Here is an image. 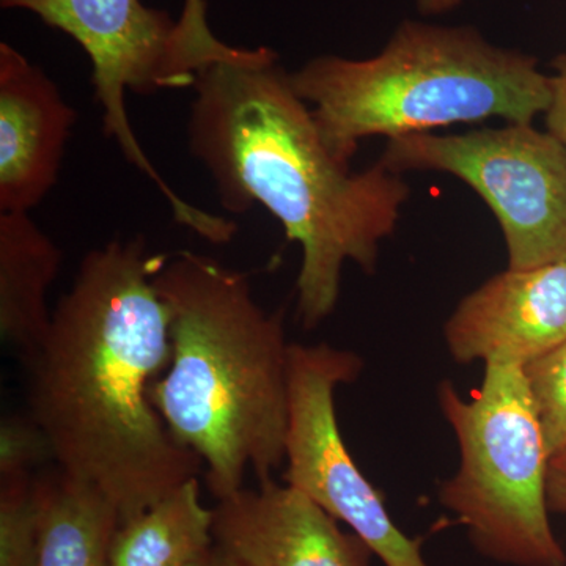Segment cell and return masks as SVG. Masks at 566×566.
<instances>
[{"label":"cell","mask_w":566,"mask_h":566,"mask_svg":"<svg viewBox=\"0 0 566 566\" xmlns=\"http://www.w3.org/2000/svg\"><path fill=\"white\" fill-rule=\"evenodd\" d=\"M166 263L144 238L93 249L43 340L21 359L29 416L57 468L99 488L120 524L199 479L203 465L151 401L172 356L169 311L153 283Z\"/></svg>","instance_id":"cell-1"},{"label":"cell","mask_w":566,"mask_h":566,"mask_svg":"<svg viewBox=\"0 0 566 566\" xmlns=\"http://www.w3.org/2000/svg\"><path fill=\"white\" fill-rule=\"evenodd\" d=\"M192 88V155L226 210L263 205L301 244L297 315L314 329L338 303L346 262L375 273L379 244L411 193L408 182L381 159L363 172L338 161L273 50L214 63Z\"/></svg>","instance_id":"cell-2"},{"label":"cell","mask_w":566,"mask_h":566,"mask_svg":"<svg viewBox=\"0 0 566 566\" xmlns=\"http://www.w3.org/2000/svg\"><path fill=\"white\" fill-rule=\"evenodd\" d=\"M170 315L172 356L151 401L174 438L207 468L216 499L285 461L289 353L283 312L264 311L248 274L181 251L153 279Z\"/></svg>","instance_id":"cell-3"},{"label":"cell","mask_w":566,"mask_h":566,"mask_svg":"<svg viewBox=\"0 0 566 566\" xmlns=\"http://www.w3.org/2000/svg\"><path fill=\"white\" fill-rule=\"evenodd\" d=\"M324 144L348 164L367 137L428 133L502 118L534 123L551 99L549 76L524 52L495 46L474 28L405 21L370 59L323 55L290 73Z\"/></svg>","instance_id":"cell-4"},{"label":"cell","mask_w":566,"mask_h":566,"mask_svg":"<svg viewBox=\"0 0 566 566\" xmlns=\"http://www.w3.org/2000/svg\"><path fill=\"white\" fill-rule=\"evenodd\" d=\"M485 365L468 400L453 382L439 386V406L460 447V468L439 488V501L491 560L566 566L547 506L549 452L524 365Z\"/></svg>","instance_id":"cell-5"},{"label":"cell","mask_w":566,"mask_h":566,"mask_svg":"<svg viewBox=\"0 0 566 566\" xmlns=\"http://www.w3.org/2000/svg\"><path fill=\"white\" fill-rule=\"evenodd\" d=\"M0 6L32 11L84 48L92 61V84L106 136L158 186L175 221L212 244L230 243L237 223L186 202L163 180L133 132L125 104L128 91L151 95L193 87L208 66L241 54L243 48L216 39L205 3H185L178 20L140 0H0Z\"/></svg>","instance_id":"cell-6"},{"label":"cell","mask_w":566,"mask_h":566,"mask_svg":"<svg viewBox=\"0 0 566 566\" xmlns=\"http://www.w3.org/2000/svg\"><path fill=\"white\" fill-rule=\"evenodd\" d=\"M395 172L438 170L460 178L491 208L504 233L510 270L566 262V148L532 123L387 140Z\"/></svg>","instance_id":"cell-7"},{"label":"cell","mask_w":566,"mask_h":566,"mask_svg":"<svg viewBox=\"0 0 566 566\" xmlns=\"http://www.w3.org/2000/svg\"><path fill=\"white\" fill-rule=\"evenodd\" d=\"M357 354L290 345L286 485L303 491L359 536L385 566H430L422 542L394 523L385 499L354 463L335 412V389L360 374Z\"/></svg>","instance_id":"cell-8"},{"label":"cell","mask_w":566,"mask_h":566,"mask_svg":"<svg viewBox=\"0 0 566 566\" xmlns=\"http://www.w3.org/2000/svg\"><path fill=\"white\" fill-rule=\"evenodd\" d=\"M214 545L241 566H370L371 551L303 491L273 479L212 509Z\"/></svg>","instance_id":"cell-9"},{"label":"cell","mask_w":566,"mask_h":566,"mask_svg":"<svg viewBox=\"0 0 566 566\" xmlns=\"http://www.w3.org/2000/svg\"><path fill=\"white\" fill-rule=\"evenodd\" d=\"M458 364L526 365L566 342V262L506 270L469 293L447 319Z\"/></svg>","instance_id":"cell-10"},{"label":"cell","mask_w":566,"mask_h":566,"mask_svg":"<svg viewBox=\"0 0 566 566\" xmlns=\"http://www.w3.org/2000/svg\"><path fill=\"white\" fill-rule=\"evenodd\" d=\"M74 107L40 66L0 44V212L43 202L59 180Z\"/></svg>","instance_id":"cell-11"},{"label":"cell","mask_w":566,"mask_h":566,"mask_svg":"<svg viewBox=\"0 0 566 566\" xmlns=\"http://www.w3.org/2000/svg\"><path fill=\"white\" fill-rule=\"evenodd\" d=\"M62 259L61 249L29 212H0V334L21 359L50 329L48 293Z\"/></svg>","instance_id":"cell-12"},{"label":"cell","mask_w":566,"mask_h":566,"mask_svg":"<svg viewBox=\"0 0 566 566\" xmlns=\"http://www.w3.org/2000/svg\"><path fill=\"white\" fill-rule=\"evenodd\" d=\"M43 521L36 566H109L117 506L99 488L61 468L39 475Z\"/></svg>","instance_id":"cell-13"},{"label":"cell","mask_w":566,"mask_h":566,"mask_svg":"<svg viewBox=\"0 0 566 566\" xmlns=\"http://www.w3.org/2000/svg\"><path fill=\"white\" fill-rule=\"evenodd\" d=\"M212 523L199 479L188 480L118 526L109 566H192L214 546Z\"/></svg>","instance_id":"cell-14"},{"label":"cell","mask_w":566,"mask_h":566,"mask_svg":"<svg viewBox=\"0 0 566 566\" xmlns=\"http://www.w3.org/2000/svg\"><path fill=\"white\" fill-rule=\"evenodd\" d=\"M41 521L39 476L0 479V566H36Z\"/></svg>","instance_id":"cell-15"},{"label":"cell","mask_w":566,"mask_h":566,"mask_svg":"<svg viewBox=\"0 0 566 566\" xmlns=\"http://www.w3.org/2000/svg\"><path fill=\"white\" fill-rule=\"evenodd\" d=\"M549 458L566 450V342L524 365Z\"/></svg>","instance_id":"cell-16"},{"label":"cell","mask_w":566,"mask_h":566,"mask_svg":"<svg viewBox=\"0 0 566 566\" xmlns=\"http://www.w3.org/2000/svg\"><path fill=\"white\" fill-rule=\"evenodd\" d=\"M54 461L50 439L31 416L3 417L0 424V479L32 474L36 465Z\"/></svg>","instance_id":"cell-17"},{"label":"cell","mask_w":566,"mask_h":566,"mask_svg":"<svg viewBox=\"0 0 566 566\" xmlns=\"http://www.w3.org/2000/svg\"><path fill=\"white\" fill-rule=\"evenodd\" d=\"M551 99L545 112L546 132L566 148V54L553 61V74H549Z\"/></svg>","instance_id":"cell-18"},{"label":"cell","mask_w":566,"mask_h":566,"mask_svg":"<svg viewBox=\"0 0 566 566\" xmlns=\"http://www.w3.org/2000/svg\"><path fill=\"white\" fill-rule=\"evenodd\" d=\"M546 495L549 512L566 513V450L549 458Z\"/></svg>","instance_id":"cell-19"},{"label":"cell","mask_w":566,"mask_h":566,"mask_svg":"<svg viewBox=\"0 0 566 566\" xmlns=\"http://www.w3.org/2000/svg\"><path fill=\"white\" fill-rule=\"evenodd\" d=\"M463 0H417L420 13L428 14H442L447 11L457 9Z\"/></svg>","instance_id":"cell-20"},{"label":"cell","mask_w":566,"mask_h":566,"mask_svg":"<svg viewBox=\"0 0 566 566\" xmlns=\"http://www.w3.org/2000/svg\"><path fill=\"white\" fill-rule=\"evenodd\" d=\"M192 566H241L232 557L227 556L221 547L212 546L210 551L200 560H197Z\"/></svg>","instance_id":"cell-21"},{"label":"cell","mask_w":566,"mask_h":566,"mask_svg":"<svg viewBox=\"0 0 566 566\" xmlns=\"http://www.w3.org/2000/svg\"><path fill=\"white\" fill-rule=\"evenodd\" d=\"M186 3H192V6H199V3H205L203 0H186Z\"/></svg>","instance_id":"cell-22"}]
</instances>
